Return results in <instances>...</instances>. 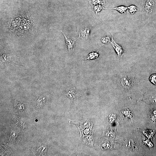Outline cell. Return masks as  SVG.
<instances>
[{"label": "cell", "instance_id": "obj_1", "mask_svg": "<svg viewBox=\"0 0 156 156\" xmlns=\"http://www.w3.org/2000/svg\"><path fill=\"white\" fill-rule=\"evenodd\" d=\"M93 126L86 128L77 127L80 131L79 138H81L83 142L89 146L94 148L93 146L94 137L92 133Z\"/></svg>", "mask_w": 156, "mask_h": 156}, {"label": "cell", "instance_id": "obj_2", "mask_svg": "<svg viewBox=\"0 0 156 156\" xmlns=\"http://www.w3.org/2000/svg\"><path fill=\"white\" fill-rule=\"evenodd\" d=\"M62 33L65 38L67 51L70 54H72L74 52L75 42L77 39L76 40H73L69 37L66 36L64 33Z\"/></svg>", "mask_w": 156, "mask_h": 156}, {"label": "cell", "instance_id": "obj_3", "mask_svg": "<svg viewBox=\"0 0 156 156\" xmlns=\"http://www.w3.org/2000/svg\"><path fill=\"white\" fill-rule=\"evenodd\" d=\"M65 94L71 100V103L73 101L78 99L82 96L81 94L76 91L75 88L74 87L67 89Z\"/></svg>", "mask_w": 156, "mask_h": 156}, {"label": "cell", "instance_id": "obj_4", "mask_svg": "<svg viewBox=\"0 0 156 156\" xmlns=\"http://www.w3.org/2000/svg\"><path fill=\"white\" fill-rule=\"evenodd\" d=\"M69 122L70 124L75 125L77 127L88 128L93 125L90 120L88 119L70 121Z\"/></svg>", "mask_w": 156, "mask_h": 156}, {"label": "cell", "instance_id": "obj_5", "mask_svg": "<svg viewBox=\"0 0 156 156\" xmlns=\"http://www.w3.org/2000/svg\"><path fill=\"white\" fill-rule=\"evenodd\" d=\"M110 43L116 52L117 57L118 58L121 57L124 52L122 47L116 43L113 38Z\"/></svg>", "mask_w": 156, "mask_h": 156}, {"label": "cell", "instance_id": "obj_6", "mask_svg": "<svg viewBox=\"0 0 156 156\" xmlns=\"http://www.w3.org/2000/svg\"><path fill=\"white\" fill-rule=\"evenodd\" d=\"M90 29L88 27L81 28L79 32L80 38L87 40L90 36Z\"/></svg>", "mask_w": 156, "mask_h": 156}, {"label": "cell", "instance_id": "obj_7", "mask_svg": "<svg viewBox=\"0 0 156 156\" xmlns=\"http://www.w3.org/2000/svg\"><path fill=\"white\" fill-rule=\"evenodd\" d=\"M122 84L125 88H129L132 85V80L129 77L126 76L124 77L122 79Z\"/></svg>", "mask_w": 156, "mask_h": 156}, {"label": "cell", "instance_id": "obj_8", "mask_svg": "<svg viewBox=\"0 0 156 156\" xmlns=\"http://www.w3.org/2000/svg\"><path fill=\"white\" fill-rule=\"evenodd\" d=\"M154 4L153 2L151 0L148 1L146 2L144 9L146 14H148L151 11Z\"/></svg>", "mask_w": 156, "mask_h": 156}, {"label": "cell", "instance_id": "obj_9", "mask_svg": "<svg viewBox=\"0 0 156 156\" xmlns=\"http://www.w3.org/2000/svg\"><path fill=\"white\" fill-rule=\"evenodd\" d=\"M104 9H111L116 10L122 14H125L128 7L125 6H120L111 8H105Z\"/></svg>", "mask_w": 156, "mask_h": 156}, {"label": "cell", "instance_id": "obj_10", "mask_svg": "<svg viewBox=\"0 0 156 156\" xmlns=\"http://www.w3.org/2000/svg\"><path fill=\"white\" fill-rule=\"evenodd\" d=\"M98 51L97 52H95L94 51H93L92 52L89 54L86 59L87 60H90L95 59L98 57L99 55Z\"/></svg>", "mask_w": 156, "mask_h": 156}, {"label": "cell", "instance_id": "obj_11", "mask_svg": "<svg viewBox=\"0 0 156 156\" xmlns=\"http://www.w3.org/2000/svg\"><path fill=\"white\" fill-rule=\"evenodd\" d=\"M90 3L91 5H102L106 3L104 0H91Z\"/></svg>", "mask_w": 156, "mask_h": 156}, {"label": "cell", "instance_id": "obj_12", "mask_svg": "<svg viewBox=\"0 0 156 156\" xmlns=\"http://www.w3.org/2000/svg\"><path fill=\"white\" fill-rule=\"evenodd\" d=\"M91 5L94 10L96 14L100 11L104 9V8L102 5L99 4Z\"/></svg>", "mask_w": 156, "mask_h": 156}, {"label": "cell", "instance_id": "obj_13", "mask_svg": "<svg viewBox=\"0 0 156 156\" xmlns=\"http://www.w3.org/2000/svg\"><path fill=\"white\" fill-rule=\"evenodd\" d=\"M128 9H129V12L132 14L137 12L138 10V8L134 5H131L128 7Z\"/></svg>", "mask_w": 156, "mask_h": 156}, {"label": "cell", "instance_id": "obj_14", "mask_svg": "<svg viewBox=\"0 0 156 156\" xmlns=\"http://www.w3.org/2000/svg\"><path fill=\"white\" fill-rule=\"evenodd\" d=\"M149 80L153 84L156 85V74L151 75L150 77Z\"/></svg>", "mask_w": 156, "mask_h": 156}, {"label": "cell", "instance_id": "obj_15", "mask_svg": "<svg viewBox=\"0 0 156 156\" xmlns=\"http://www.w3.org/2000/svg\"><path fill=\"white\" fill-rule=\"evenodd\" d=\"M122 113L124 115L127 117H129L130 118H131L132 117V114L130 113L129 110H125L122 112Z\"/></svg>", "mask_w": 156, "mask_h": 156}, {"label": "cell", "instance_id": "obj_16", "mask_svg": "<svg viewBox=\"0 0 156 156\" xmlns=\"http://www.w3.org/2000/svg\"><path fill=\"white\" fill-rule=\"evenodd\" d=\"M44 99H43V97H40L37 100L36 103L38 105H42L44 102H42V100Z\"/></svg>", "mask_w": 156, "mask_h": 156}, {"label": "cell", "instance_id": "obj_17", "mask_svg": "<svg viewBox=\"0 0 156 156\" xmlns=\"http://www.w3.org/2000/svg\"><path fill=\"white\" fill-rule=\"evenodd\" d=\"M109 40V39L108 37L103 38L102 39V42L103 43H106L108 41H110Z\"/></svg>", "mask_w": 156, "mask_h": 156}, {"label": "cell", "instance_id": "obj_18", "mask_svg": "<svg viewBox=\"0 0 156 156\" xmlns=\"http://www.w3.org/2000/svg\"><path fill=\"white\" fill-rule=\"evenodd\" d=\"M155 111H155L154 112H155ZM154 114H155V113H154Z\"/></svg>", "mask_w": 156, "mask_h": 156}]
</instances>
